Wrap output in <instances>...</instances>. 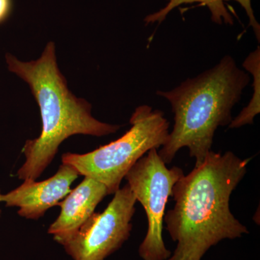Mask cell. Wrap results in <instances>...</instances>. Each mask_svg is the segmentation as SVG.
<instances>
[{
	"label": "cell",
	"instance_id": "1",
	"mask_svg": "<svg viewBox=\"0 0 260 260\" xmlns=\"http://www.w3.org/2000/svg\"><path fill=\"white\" fill-rule=\"evenodd\" d=\"M251 159L211 150L201 165L181 176L173 188L174 208L164 215L167 230L177 242L167 260H201L221 241L249 234L231 211L230 198Z\"/></svg>",
	"mask_w": 260,
	"mask_h": 260
},
{
	"label": "cell",
	"instance_id": "2",
	"mask_svg": "<svg viewBox=\"0 0 260 260\" xmlns=\"http://www.w3.org/2000/svg\"><path fill=\"white\" fill-rule=\"evenodd\" d=\"M6 61L8 70L28 84L42 117L41 135L26 140L22 149L25 160L17 172L19 179H39L55 158L61 143L73 135L102 137L120 129L95 119L91 104L71 93L58 68L54 42L48 43L37 60L23 62L7 54Z\"/></svg>",
	"mask_w": 260,
	"mask_h": 260
},
{
	"label": "cell",
	"instance_id": "3",
	"mask_svg": "<svg viewBox=\"0 0 260 260\" xmlns=\"http://www.w3.org/2000/svg\"><path fill=\"white\" fill-rule=\"evenodd\" d=\"M249 81V75L227 55L214 68L173 90L157 91L169 101L174 114L172 131L158 151L164 162L171 164L179 150L186 148L195 159L194 167L201 165L211 151L215 131L232 122V109Z\"/></svg>",
	"mask_w": 260,
	"mask_h": 260
},
{
	"label": "cell",
	"instance_id": "4",
	"mask_svg": "<svg viewBox=\"0 0 260 260\" xmlns=\"http://www.w3.org/2000/svg\"><path fill=\"white\" fill-rule=\"evenodd\" d=\"M131 128L112 143L84 154L67 153L62 164L107 186L109 194L120 188L130 169L152 149L161 148L169 135V122L164 113L148 105L140 106L130 118Z\"/></svg>",
	"mask_w": 260,
	"mask_h": 260
},
{
	"label": "cell",
	"instance_id": "5",
	"mask_svg": "<svg viewBox=\"0 0 260 260\" xmlns=\"http://www.w3.org/2000/svg\"><path fill=\"white\" fill-rule=\"evenodd\" d=\"M184 174L181 168L169 169L158 149L153 148L138 160L124 177L137 202L144 208L148 219L146 235L138 250L143 260H167L172 255L162 239L164 218L173 188Z\"/></svg>",
	"mask_w": 260,
	"mask_h": 260
},
{
	"label": "cell",
	"instance_id": "6",
	"mask_svg": "<svg viewBox=\"0 0 260 260\" xmlns=\"http://www.w3.org/2000/svg\"><path fill=\"white\" fill-rule=\"evenodd\" d=\"M137 200L126 184L114 193L102 213H94L69 239L61 243L73 260H105L129 239Z\"/></svg>",
	"mask_w": 260,
	"mask_h": 260
},
{
	"label": "cell",
	"instance_id": "7",
	"mask_svg": "<svg viewBox=\"0 0 260 260\" xmlns=\"http://www.w3.org/2000/svg\"><path fill=\"white\" fill-rule=\"evenodd\" d=\"M79 176L74 167L61 164L56 174L49 179L42 181L25 179L16 189L0 194V203L9 208H18L20 217L39 220L69 194L70 186Z\"/></svg>",
	"mask_w": 260,
	"mask_h": 260
},
{
	"label": "cell",
	"instance_id": "8",
	"mask_svg": "<svg viewBox=\"0 0 260 260\" xmlns=\"http://www.w3.org/2000/svg\"><path fill=\"white\" fill-rule=\"evenodd\" d=\"M107 186L92 178L84 177L79 185L58 203L61 212L48 234L61 244L69 239L94 213L98 205L109 195Z\"/></svg>",
	"mask_w": 260,
	"mask_h": 260
},
{
	"label": "cell",
	"instance_id": "9",
	"mask_svg": "<svg viewBox=\"0 0 260 260\" xmlns=\"http://www.w3.org/2000/svg\"><path fill=\"white\" fill-rule=\"evenodd\" d=\"M243 67L253 76V97L250 102L234 119H232L229 126L230 129L242 127L246 124H253L254 118L260 112V51L259 47L251 52L243 63Z\"/></svg>",
	"mask_w": 260,
	"mask_h": 260
},
{
	"label": "cell",
	"instance_id": "10",
	"mask_svg": "<svg viewBox=\"0 0 260 260\" xmlns=\"http://www.w3.org/2000/svg\"><path fill=\"white\" fill-rule=\"evenodd\" d=\"M199 3L200 4L208 7L210 13H211V19L214 23H225L229 24V25L234 24V20L224 5L223 0H169V3L165 8L153 14L146 16V18H145V22L147 24L153 23L155 22L161 23L167 18V15L174 8L181 5L189 4V3Z\"/></svg>",
	"mask_w": 260,
	"mask_h": 260
},
{
	"label": "cell",
	"instance_id": "11",
	"mask_svg": "<svg viewBox=\"0 0 260 260\" xmlns=\"http://www.w3.org/2000/svg\"><path fill=\"white\" fill-rule=\"evenodd\" d=\"M224 1H230V0H223ZM237 1L239 4L242 5V8L245 10L246 14L249 19V25L252 27L255 34L256 39L259 42L260 39V25L254 17V12H253L252 8H251V0H234Z\"/></svg>",
	"mask_w": 260,
	"mask_h": 260
},
{
	"label": "cell",
	"instance_id": "12",
	"mask_svg": "<svg viewBox=\"0 0 260 260\" xmlns=\"http://www.w3.org/2000/svg\"><path fill=\"white\" fill-rule=\"evenodd\" d=\"M13 8V0H0V25L10 18Z\"/></svg>",
	"mask_w": 260,
	"mask_h": 260
},
{
	"label": "cell",
	"instance_id": "13",
	"mask_svg": "<svg viewBox=\"0 0 260 260\" xmlns=\"http://www.w3.org/2000/svg\"><path fill=\"white\" fill-rule=\"evenodd\" d=\"M2 193H1V190H0V194H1ZM1 214H2V210H0V217H1Z\"/></svg>",
	"mask_w": 260,
	"mask_h": 260
}]
</instances>
